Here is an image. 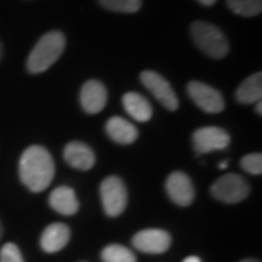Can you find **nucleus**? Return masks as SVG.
<instances>
[{
	"instance_id": "15",
	"label": "nucleus",
	"mask_w": 262,
	"mask_h": 262,
	"mask_svg": "<svg viewBox=\"0 0 262 262\" xmlns=\"http://www.w3.org/2000/svg\"><path fill=\"white\" fill-rule=\"evenodd\" d=\"M105 130L114 141H117L120 144H131L139 137V130L131 122L124 120L121 117L110 118L105 125Z\"/></svg>"
},
{
	"instance_id": "13",
	"label": "nucleus",
	"mask_w": 262,
	"mask_h": 262,
	"mask_svg": "<svg viewBox=\"0 0 262 262\" xmlns=\"http://www.w3.org/2000/svg\"><path fill=\"white\" fill-rule=\"evenodd\" d=\"M70 241V229L63 223H53L41 234V248L47 253H56L61 251Z\"/></svg>"
},
{
	"instance_id": "8",
	"label": "nucleus",
	"mask_w": 262,
	"mask_h": 262,
	"mask_svg": "<svg viewBox=\"0 0 262 262\" xmlns=\"http://www.w3.org/2000/svg\"><path fill=\"white\" fill-rule=\"evenodd\" d=\"M141 83L144 84L153 96L169 111H177L179 106L178 96L175 95L168 80L156 72L144 70L140 75Z\"/></svg>"
},
{
	"instance_id": "7",
	"label": "nucleus",
	"mask_w": 262,
	"mask_h": 262,
	"mask_svg": "<svg viewBox=\"0 0 262 262\" xmlns=\"http://www.w3.org/2000/svg\"><path fill=\"white\" fill-rule=\"evenodd\" d=\"M192 144L196 153L200 155L225 150L230 144V136L227 131L220 127L207 125L195 130V133L192 134Z\"/></svg>"
},
{
	"instance_id": "28",
	"label": "nucleus",
	"mask_w": 262,
	"mask_h": 262,
	"mask_svg": "<svg viewBox=\"0 0 262 262\" xmlns=\"http://www.w3.org/2000/svg\"><path fill=\"white\" fill-rule=\"evenodd\" d=\"M241 262H259V261H256V259H244V261H241Z\"/></svg>"
},
{
	"instance_id": "9",
	"label": "nucleus",
	"mask_w": 262,
	"mask_h": 262,
	"mask_svg": "<svg viewBox=\"0 0 262 262\" xmlns=\"http://www.w3.org/2000/svg\"><path fill=\"white\" fill-rule=\"evenodd\" d=\"M172 244V237L162 229H144L134 234L133 246L143 253L159 255L168 251Z\"/></svg>"
},
{
	"instance_id": "1",
	"label": "nucleus",
	"mask_w": 262,
	"mask_h": 262,
	"mask_svg": "<svg viewBox=\"0 0 262 262\" xmlns=\"http://www.w3.org/2000/svg\"><path fill=\"white\" fill-rule=\"evenodd\" d=\"M56 165L53 156L42 146H31L20 156L19 177L32 192H42L54 179Z\"/></svg>"
},
{
	"instance_id": "23",
	"label": "nucleus",
	"mask_w": 262,
	"mask_h": 262,
	"mask_svg": "<svg viewBox=\"0 0 262 262\" xmlns=\"http://www.w3.org/2000/svg\"><path fill=\"white\" fill-rule=\"evenodd\" d=\"M198 3H201L203 6H213L217 0H196Z\"/></svg>"
},
{
	"instance_id": "24",
	"label": "nucleus",
	"mask_w": 262,
	"mask_h": 262,
	"mask_svg": "<svg viewBox=\"0 0 262 262\" xmlns=\"http://www.w3.org/2000/svg\"><path fill=\"white\" fill-rule=\"evenodd\" d=\"M182 262H201V259L198 256H195V255H191V256L185 258Z\"/></svg>"
},
{
	"instance_id": "14",
	"label": "nucleus",
	"mask_w": 262,
	"mask_h": 262,
	"mask_svg": "<svg viewBox=\"0 0 262 262\" xmlns=\"http://www.w3.org/2000/svg\"><path fill=\"white\" fill-rule=\"evenodd\" d=\"M48 203L51 208L63 215H73L79 210V200L76 192L70 187L56 188L48 198Z\"/></svg>"
},
{
	"instance_id": "21",
	"label": "nucleus",
	"mask_w": 262,
	"mask_h": 262,
	"mask_svg": "<svg viewBox=\"0 0 262 262\" xmlns=\"http://www.w3.org/2000/svg\"><path fill=\"white\" fill-rule=\"evenodd\" d=\"M241 166L245 172L251 175H261L262 172V155L261 153H249L242 158Z\"/></svg>"
},
{
	"instance_id": "6",
	"label": "nucleus",
	"mask_w": 262,
	"mask_h": 262,
	"mask_svg": "<svg viewBox=\"0 0 262 262\" xmlns=\"http://www.w3.org/2000/svg\"><path fill=\"white\" fill-rule=\"evenodd\" d=\"M187 91L189 98L204 113L219 114L225 110V99L214 88L198 80H192L188 83Z\"/></svg>"
},
{
	"instance_id": "19",
	"label": "nucleus",
	"mask_w": 262,
	"mask_h": 262,
	"mask_svg": "<svg viewBox=\"0 0 262 262\" xmlns=\"http://www.w3.org/2000/svg\"><path fill=\"white\" fill-rule=\"evenodd\" d=\"M227 8L236 15L252 18L262 10V0H227Z\"/></svg>"
},
{
	"instance_id": "5",
	"label": "nucleus",
	"mask_w": 262,
	"mask_h": 262,
	"mask_svg": "<svg viewBox=\"0 0 262 262\" xmlns=\"http://www.w3.org/2000/svg\"><path fill=\"white\" fill-rule=\"evenodd\" d=\"M101 200L105 214L117 217L125 210L128 194L125 184L118 177H108L101 184Z\"/></svg>"
},
{
	"instance_id": "3",
	"label": "nucleus",
	"mask_w": 262,
	"mask_h": 262,
	"mask_svg": "<svg viewBox=\"0 0 262 262\" xmlns=\"http://www.w3.org/2000/svg\"><path fill=\"white\" fill-rule=\"evenodd\" d=\"M191 37L195 46L206 56L211 58H223L229 53V41L226 35L213 24L195 20L191 25Z\"/></svg>"
},
{
	"instance_id": "25",
	"label": "nucleus",
	"mask_w": 262,
	"mask_h": 262,
	"mask_svg": "<svg viewBox=\"0 0 262 262\" xmlns=\"http://www.w3.org/2000/svg\"><path fill=\"white\" fill-rule=\"evenodd\" d=\"M255 111L258 113V115H261L262 114V102L259 101V102H256V106H255Z\"/></svg>"
},
{
	"instance_id": "2",
	"label": "nucleus",
	"mask_w": 262,
	"mask_h": 262,
	"mask_svg": "<svg viewBox=\"0 0 262 262\" xmlns=\"http://www.w3.org/2000/svg\"><path fill=\"white\" fill-rule=\"evenodd\" d=\"M66 47V37L60 31H51L39 38L27 61L29 73H42L61 57Z\"/></svg>"
},
{
	"instance_id": "29",
	"label": "nucleus",
	"mask_w": 262,
	"mask_h": 262,
	"mask_svg": "<svg viewBox=\"0 0 262 262\" xmlns=\"http://www.w3.org/2000/svg\"><path fill=\"white\" fill-rule=\"evenodd\" d=\"M2 236H3V227H2V223H0V239H2Z\"/></svg>"
},
{
	"instance_id": "26",
	"label": "nucleus",
	"mask_w": 262,
	"mask_h": 262,
	"mask_svg": "<svg viewBox=\"0 0 262 262\" xmlns=\"http://www.w3.org/2000/svg\"><path fill=\"white\" fill-rule=\"evenodd\" d=\"M226 168H227V160H225L223 163H220V165H219V169H226Z\"/></svg>"
},
{
	"instance_id": "11",
	"label": "nucleus",
	"mask_w": 262,
	"mask_h": 262,
	"mask_svg": "<svg viewBox=\"0 0 262 262\" xmlns=\"http://www.w3.org/2000/svg\"><path fill=\"white\" fill-rule=\"evenodd\" d=\"M108 92L99 80L91 79L80 89V103L86 114H98L102 111L106 105Z\"/></svg>"
},
{
	"instance_id": "12",
	"label": "nucleus",
	"mask_w": 262,
	"mask_h": 262,
	"mask_svg": "<svg viewBox=\"0 0 262 262\" xmlns=\"http://www.w3.org/2000/svg\"><path fill=\"white\" fill-rule=\"evenodd\" d=\"M64 160L77 170H89L95 165V153L82 141H72L64 147Z\"/></svg>"
},
{
	"instance_id": "22",
	"label": "nucleus",
	"mask_w": 262,
	"mask_h": 262,
	"mask_svg": "<svg viewBox=\"0 0 262 262\" xmlns=\"http://www.w3.org/2000/svg\"><path fill=\"white\" fill-rule=\"evenodd\" d=\"M0 262H25L20 249L15 244H5L0 249Z\"/></svg>"
},
{
	"instance_id": "4",
	"label": "nucleus",
	"mask_w": 262,
	"mask_h": 262,
	"mask_svg": "<svg viewBox=\"0 0 262 262\" xmlns=\"http://www.w3.org/2000/svg\"><path fill=\"white\" fill-rule=\"evenodd\" d=\"M211 195L226 204H236L249 195L251 188L248 181L236 173H226L215 181L210 188Z\"/></svg>"
},
{
	"instance_id": "20",
	"label": "nucleus",
	"mask_w": 262,
	"mask_h": 262,
	"mask_svg": "<svg viewBox=\"0 0 262 262\" xmlns=\"http://www.w3.org/2000/svg\"><path fill=\"white\" fill-rule=\"evenodd\" d=\"M99 5L113 12L134 13L141 8V0H98Z\"/></svg>"
},
{
	"instance_id": "17",
	"label": "nucleus",
	"mask_w": 262,
	"mask_h": 262,
	"mask_svg": "<svg viewBox=\"0 0 262 262\" xmlns=\"http://www.w3.org/2000/svg\"><path fill=\"white\" fill-rule=\"evenodd\" d=\"M262 98V75L258 72L255 75L249 76L241 83L236 91V99L239 103H256Z\"/></svg>"
},
{
	"instance_id": "16",
	"label": "nucleus",
	"mask_w": 262,
	"mask_h": 262,
	"mask_svg": "<svg viewBox=\"0 0 262 262\" xmlns=\"http://www.w3.org/2000/svg\"><path fill=\"white\" fill-rule=\"evenodd\" d=\"M122 105L125 113L136 121L146 122L151 118V105L143 95L137 92H127L122 96Z\"/></svg>"
},
{
	"instance_id": "18",
	"label": "nucleus",
	"mask_w": 262,
	"mask_h": 262,
	"mask_svg": "<svg viewBox=\"0 0 262 262\" xmlns=\"http://www.w3.org/2000/svg\"><path fill=\"white\" fill-rule=\"evenodd\" d=\"M101 258L103 262H137L134 252L120 244H111L103 248Z\"/></svg>"
},
{
	"instance_id": "10",
	"label": "nucleus",
	"mask_w": 262,
	"mask_h": 262,
	"mask_svg": "<svg viewBox=\"0 0 262 262\" xmlns=\"http://www.w3.org/2000/svg\"><path fill=\"white\" fill-rule=\"evenodd\" d=\"M166 192L169 198L179 207H187L192 204L195 198V188L191 178L184 172H172L166 179Z\"/></svg>"
},
{
	"instance_id": "27",
	"label": "nucleus",
	"mask_w": 262,
	"mask_h": 262,
	"mask_svg": "<svg viewBox=\"0 0 262 262\" xmlns=\"http://www.w3.org/2000/svg\"><path fill=\"white\" fill-rule=\"evenodd\" d=\"M2 57H3V46H2V42H0V60H2Z\"/></svg>"
}]
</instances>
